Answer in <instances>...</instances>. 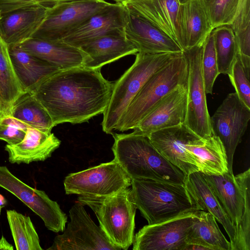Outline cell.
Masks as SVG:
<instances>
[{
	"instance_id": "4316f807",
	"label": "cell",
	"mask_w": 250,
	"mask_h": 250,
	"mask_svg": "<svg viewBox=\"0 0 250 250\" xmlns=\"http://www.w3.org/2000/svg\"><path fill=\"white\" fill-rule=\"evenodd\" d=\"M187 149L194 157L199 171L217 175L229 171L224 146L219 138L213 133L188 144Z\"/></svg>"
},
{
	"instance_id": "2e32d148",
	"label": "cell",
	"mask_w": 250,
	"mask_h": 250,
	"mask_svg": "<svg viewBox=\"0 0 250 250\" xmlns=\"http://www.w3.org/2000/svg\"><path fill=\"white\" fill-rule=\"evenodd\" d=\"M128 10L122 3H114L91 16L63 38L64 42L81 47L107 35H125Z\"/></svg>"
},
{
	"instance_id": "e0dca14e",
	"label": "cell",
	"mask_w": 250,
	"mask_h": 250,
	"mask_svg": "<svg viewBox=\"0 0 250 250\" xmlns=\"http://www.w3.org/2000/svg\"><path fill=\"white\" fill-rule=\"evenodd\" d=\"M187 109L186 84L176 87L164 97L139 123L133 131L147 136L154 131L185 124Z\"/></svg>"
},
{
	"instance_id": "f546056e",
	"label": "cell",
	"mask_w": 250,
	"mask_h": 250,
	"mask_svg": "<svg viewBox=\"0 0 250 250\" xmlns=\"http://www.w3.org/2000/svg\"><path fill=\"white\" fill-rule=\"evenodd\" d=\"M10 115L31 127L51 131L54 126L48 112L32 93H26L18 99Z\"/></svg>"
},
{
	"instance_id": "9a60e30c",
	"label": "cell",
	"mask_w": 250,
	"mask_h": 250,
	"mask_svg": "<svg viewBox=\"0 0 250 250\" xmlns=\"http://www.w3.org/2000/svg\"><path fill=\"white\" fill-rule=\"evenodd\" d=\"M147 137L158 151L186 175L199 171L187 147L202 138L185 124L154 131Z\"/></svg>"
},
{
	"instance_id": "30bf717a",
	"label": "cell",
	"mask_w": 250,
	"mask_h": 250,
	"mask_svg": "<svg viewBox=\"0 0 250 250\" xmlns=\"http://www.w3.org/2000/svg\"><path fill=\"white\" fill-rule=\"evenodd\" d=\"M84 205L76 203L69 210L70 221L63 233L57 235L51 250H121L114 245L86 211Z\"/></svg>"
},
{
	"instance_id": "83f0119b",
	"label": "cell",
	"mask_w": 250,
	"mask_h": 250,
	"mask_svg": "<svg viewBox=\"0 0 250 250\" xmlns=\"http://www.w3.org/2000/svg\"><path fill=\"white\" fill-rule=\"evenodd\" d=\"M187 238V244L203 246L208 250H231V244L221 231L214 217L208 212L198 210Z\"/></svg>"
},
{
	"instance_id": "f1b7e54d",
	"label": "cell",
	"mask_w": 250,
	"mask_h": 250,
	"mask_svg": "<svg viewBox=\"0 0 250 250\" xmlns=\"http://www.w3.org/2000/svg\"><path fill=\"white\" fill-rule=\"evenodd\" d=\"M25 93L14 70L8 46L0 36V116L10 115L14 103Z\"/></svg>"
},
{
	"instance_id": "8992f818",
	"label": "cell",
	"mask_w": 250,
	"mask_h": 250,
	"mask_svg": "<svg viewBox=\"0 0 250 250\" xmlns=\"http://www.w3.org/2000/svg\"><path fill=\"white\" fill-rule=\"evenodd\" d=\"M178 54H136L132 65L113 83L109 102L103 113L102 126L104 132L111 134L115 130L120 118L146 81Z\"/></svg>"
},
{
	"instance_id": "74e56055",
	"label": "cell",
	"mask_w": 250,
	"mask_h": 250,
	"mask_svg": "<svg viewBox=\"0 0 250 250\" xmlns=\"http://www.w3.org/2000/svg\"><path fill=\"white\" fill-rule=\"evenodd\" d=\"M59 0H0V12L3 14L16 9L33 6L50 7Z\"/></svg>"
},
{
	"instance_id": "ee69618b",
	"label": "cell",
	"mask_w": 250,
	"mask_h": 250,
	"mask_svg": "<svg viewBox=\"0 0 250 250\" xmlns=\"http://www.w3.org/2000/svg\"><path fill=\"white\" fill-rule=\"evenodd\" d=\"M1 208H2V207L0 206V213H1Z\"/></svg>"
},
{
	"instance_id": "4dcf8cb0",
	"label": "cell",
	"mask_w": 250,
	"mask_h": 250,
	"mask_svg": "<svg viewBox=\"0 0 250 250\" xmlns=\"http://www.w3.org/2000/svg\"><path fill=\"white\" fill-rule=\"evenodd\" d=\"M6 215L16 250H43L30 217L15 210H7Z\"/></svg>"
},
{
	"instance_id": "44dd1931",
	"label": "cell",
	"mask_w": 250,
	"mask_h": 250,
	"mask_svg": "<svg viewBox=\"0 0 250 250\" xmlns=\"http://www.w3.org/2000/svg\"><path fill=\"white\" fill-rule=\"evenodd\" d=\"M61 145V141L51 131L35 127L27 128L23 139L15 145H6L5 150L11 164H28L44 161Z\"/></svg>"
},
{
	"instance_id": "1f68e13d",
	"label": "cell",
	"mask_w": 250,
	"mask_h": 250,
	"mask_svg": "<svg viewBox=\"0 0 250 250\" xmlns=\"http://www.w3.org/2000/svg\"><path fill=\"white\" fill-rule=\"evenodd\" d=\"M212 32L219 72L228 75L238 53L235 34L232 28L229 25L217 27Z\"/></svg>"
},
{
	"instance_id": "f35d334b",
	"label": "cell",
	"mask_w": 250,
	"mask_h": 250,
	"mask_svg": "<svg viewBox=\"0 0 250 250\" xmlns=\"http://www.w3.org/2000/svg\"><path fill=\"white\" fill-rule=\"evenodd\" d=\"M0 250H13L14 247L10 244L2 235L0 239Z\"/></svg>"
},
{
	"instance_id": "7c38bea8",
	"label": "cell",
	"mask_w": 250,
	"mask_h": 250,
	"mask_svg": "<svg viewBox=\"0 0 250 250\" xmlns=\"http://www.w3.org/2000/svg\"><path fill=\"white\" fill-rule=\"evenodd\" d=\"M183 53L188 65L185 124L199 136L205 138L212 133L202 71L203 45L183 50Z\"/></svg>"
},
{
	"instance_id": "e575fe53",
	"label": "cell",
	"mask_w": 250,
	"mask_h": 250,
	"mask_svg": "<svg viewBox=\"0 0 250 250\" xmlns=\"http://www.w3.org/2000/svg\"><path fill=\"white\" fill-rule=\"evenodd\" d=\"M238 45L245 48L250 45V0H238L234 20L230 26Z\"/></svg>"
},
{
	"instance_id": "3957f363",
	"label": "cell",
	"mask_w": 250,
	"mask_h": 250,
	"mask_svg": "<svg viewBox=\"0 0 250 250\" xmlns=\"http://www.w3.org/2000/svg\"><path fill=\"white\" fill-rule=\"evenodd\" d=\"M133 201L151 225L201 210L184 184L150 179L131 180Z\"/></svg>"
},
{
	"instance_id": "277c9868",
	"label": "cell",
	"mask_w": 250,
	"mask_h": 250,
	"mask_svg": "<svg viewBox=\"0 0 250 250\" xmlns=\"http://www.w3.org/2000/svg\"><path fill=\"white\" fill-rule=\"evenodd\" d=\"M203 175L235 228L236 237L231 250H250V168L236 176L229 171L221 174Z\"/></svg>"
},
{
	"instance_id": "d6986e66",
	"label": "cell",
	"mask_w": 250,
	"mask_h": 250,
	"mask_svg": "<svg viewBox=\"0 0 250 250\" xmlns=\"http://www.w3.org/2000/svg\"><path fill=\"white\" fill-rule=\"evenodd\" d=\"M124 32L126 39L140 53L153 54L179 53L183 51L175 40L128 10Z\"/></svg>"
},
{
	"instance_id": "9c48e42d",
	"label": "cell",
	"mask_w": 250,
	"mask_h": 250,
	"mask_svg": "<svg viewBox=\"0 0 250 250\" xmlns=\"http://www.w3.org/2000/svg\"><path fill=\"white\" fill-rule=\"evenodd\" d=\"M105 0H74L58 2L47 8L45 18L32 38L62 40L88 18L111 4Z\"/></svg>"
},
{
	"instance_id": "5bb4252c",
	"label": "cell",
	"mask_w": 250,
	"mask_h": 250,
	"mask_svg": "<svg viewBox=\"0 0 250 250\" xmlns=\"http://www.w3.org/2000/svg\"><path fill=\"white\" fill-rule=\"evenodd\" d=\"M196 212V211H195ZM195 212L144 226L134 236V250H184Z\"/></svg>"
},
{
	"instance_id": "5b68a950",
	"label": "cell",
	"mask_w": 250,
	"mask_h": 250,
	"mask_svg": "<svg viewBox=\"0 0 250 250\" xmlns=\"http://www.w3.org/2000/svg\"><path fill=\"white\" fill-rule=\"evenodd\" d=\"M188 74V62L183 51L149 78L120 118L115 130L133 129L164 97L187 84Z\"/></svg>"
},
{
	"instance_id": "4fadbf2b",
	"label": "cell",
	"mask_w": 250,
	"mask_h": 250,
	"mask_svg": "<svg viewBox=\"0 0 250 250\" xmlns=\"http://www.w3.org/2000/svg\"><path fill=\"white\" fill-rule=\"evenodd\" d=\"M0 187L17 197L43 221L47 229L63 232L67 217L56 201L42 190L33 188L13 175L6 166H0Z\"/></svg>"
},
{
	"instance_id": "60d3db41",
	"label": "cell",
	"mask_w": 250,
	"mask_h": 250,
	"mask_svg": "<svg viewBox=\"0 0 250 250\" xmlns=\"http://www.w3.org/2000/svg\"><path fill=\"white\" fill-rule=\"evenodd\" d=\"M7 204V200L5 197L0 194V206L2 208Z\"/></svg>"
},
{
	"instance_id": "ac0fdd59",
	"label": "cell",
	"mask_w": 250,
	"mask_h": 250,
	"mask_svg": "<svg viewBox=\"0 0 250 250\" xmlns=\"http://www.w3.org/2000/svg\"><path fill=\"white\" fill-rule=\"evenodd\" d=\"M202 0L180 3L177 17L178 43L183 50L203 45L213 29Z\"/></svg>"
},
{
	"instance_id": "603a6c76",
	"label": "cell",
	"mask_w": 250,
	"mask_h": 250,
	"mask_svg": "<svg viewBox=\"0 0 250 250\" xmlns=\"http://www.w3.org/2000/svg\"><path fill=\"white\" fill-rule=\"evenodd\" d=\"M123 4L130 13L146 20L179 44L177 30L179 0H127Z\"/></svg>"
},
{
	"instance_id": "b9f144b4",
	"label": "cell",
	"mask_w": 250,
	"mask_h": 250,
	"mask_svg": "<svg viewBox=\"0 0 250 250\" xmlns=\"http://www.w3.org/2000/svg\"><path fill=\"white\" fill-rule=\"evenodd\" d=\"M115 1L116 3H124L125 1H126L127 0H113Z\"/></svg>"
},
{
	"instance_id": "7bdbcfd3",
	"label": "cell",
	"mask_w": 250,
	"mask_h": 250,
	"mask_svg": "<svg viewBox=\"0 0 250 250\" xmlns=\"http://www.w3.org/2000/svg\"><path fill=\"white\" fill-rule=\"evenodd\" d=\"M188 0H179V2L180 3H183V2H185L187 1H188Z\"/></svg>"
},
{
	"instance_id": "d4e9b609",
	"label": "cell",
	"mask_w": 250,
	"mask_h": 250,
	"mask_svg": "<svg viewBox=\"0 0 250 250\" xmlns=\"http://www.w3.org/2000/svg\"><path fill=\"white\" fill-rule=\"evenodd\" d=\"M81 48L89 57L84 67L101 69L104 65L138 51L125 35H107L93 40Z\"/></svg>"
},
{
	"instance_id": "8fae6325",
	"label": "cell",
	"mask_w": 250,
	"mask_h": 250,
	"mask_svg": "<svg viewBox=\"0 0 250 250\" xmlns=\"http://www.w3.org/2000/svg\"><path fill=\"white\" fill-rule=\"evenodd\" d=\"M250 119V108L236 92L229 94L210 118L212 133L221 141L226 155L229 171L233 173V156Z\"/></svg>"
},
{
	"instance_id": "52a82bcc",
	"label": "cell",
	"mask_w": 250,
	"mask_h": 250,
	"mask_svg": "<svg viewBox=\"0 0 250 250\" xmlns=\"http://www.w3.org/2000/svg\"><path fill=\"white\" fill-rule=\"evenodd\" d=\"M78 201L90 207L109 240L121 250L132 244L137 207L131 188L107 196L79 195Z\"/></svg>"
},
{
	"instance_id": "8d00e7d4",
	"label": "cell",
	"mask_w": 250,
	"mask_h": 250,
	"mask_svg": "<svg viewBox=\"0 0 250 250\" xmlns=\"http://www.w3.org/2000/svg\"><path fill=\"white\" fill-rule=\"evenodd\" d=\"M228 75L240 100L250 108V79L246 74L238 54Z\"/></svg>"
},
{
	"instance_id": "484cf974",
	"label": "cell",
	"mask_w": 250,
	"mask_h": 250,
	"mask_svg": "<svg viewBox=\"0 0 250 250\" xmlns=\"http://www.w3.org/2000/svg\"><path fill=\"white\" fill-rule=\"evenodd\" d=\"M184 185L201 210L211 214L224 227L230 239L231 250L236 237V229L224 211L203 173L196 171L186 176Z\"/></svg>"
},
{
	"instance_id": "7a4b0ae2",
	"label": "cell",
	"mask_w": 250,
	"mask_h": 250,
	"mask_svg": "<svg viewBox=\"0 0 250 250\" xmlns=\"http://www.w3.org/2000/svg\"><path fill=\"white\" fill-rule=\"evenodd\" d=\"M114 159L131 180L150 179L184 184L186 175L163 156L147 136L133 131L111 133Z\"/></svg>"
},
{
	"instance_id": "6da1fadb",
	"label": "cell",
	"mask_w": 250,
	"mask_h": 250,
	"mask_svg": "<svg viewBox=\"0 0 250 250\" xmlns=\"http://www.w3.org/2000/svg\"><path fill=\"white\" fill-rule=\"evenodd\" d=\"M101 69L84 66L60 70L32 93L50 115L54 126L81 124L105 110L113 83Z\"/></svg>"
},
{
	"instance_id": "d6a6232c",
	"label": "cell",
	"mask_w": 250,
	"mask_h": 250,
	"mask_svg": "<svg viewBox=\"0 0 250 250\" xmlns=\"http://www.w3.org/2000/svg\"><path fill=\"white\" fill-rule=\"evenodd\" d=\"M202 71L205 92L206 94H212L214 82L220 74L212 31L203 45Z\"/></svg>"
},
{
	"instance_id": "7402d4cb",
	"label": "cell",
	"mask_w": 250,
	"mask_h": 250,
	"mask_svg": "<svg viewBox=\"0 0 250 250\" xmlns=\"http://www.w3.org/2000/svg\"><path fill=\"white\" fill-rule=\"evenodd\" d=\"M47 8L29 7L1 14L0 36L8 46L19 45L32 38L43 21Z\"/></svg>"
},
{
	"instance_id": "d590c367",
	"label": "cell",
	"mask_w": 250,
	"mask_h": 250,
	"mask_svg": "<svg viewBox=\"0 0 250 250\" xmlns=\"http://www.w3.org/2000/svg\"><path fill=\"white\" fill-rule=\"evenodd\" d=\"M31 127L11 115L0 116V140L15 145L24 138L28 127Z\"/></svg>"
},
{
	"instance_id": "ffe728a7",
	"label": "cell",
	"mask_w": 250,
	"mask_h": 250,
	"mask_svg": "<svg viewBox=\"0 0 250 250\" xmlns=\"http://www.w3.org/2000/svg\"><path fill=\"white\" fill-rule=\"evenodd\" d=\"M36 57L60 70L84 66L89 57L81 48L63 40H46L31 38L18 45Z\"/></svg>"
},
{
	"instance_id": "f6af8a7d",
	"label": "cell",
	"mask_w": 250,
	"mask_h": 250,
	"mask_svg": "<svg viewBox=\"0 0 250 250\" xmlns=\"http://www.w3.org/2000/svg\"><path fill=\"white\" fill-rule=\"evenodd\" d=\"M1 17V13L0 12V19Z\"/></svg>"
},
{
	"instance_id": "ba28073f",
	"label": "cell",
	"mask_w": 250,
	"mask_h": 250,
	"mask_svg": "<svg viewBox=\"0 0 250 250\" xmlns=\"http://www.w3.org/2000/svg\"><path fill=\"white\" fill-rule=\"evenodd\" d=\"M66 194L107 196L129 188L131 179L114 160L69 174L63 182Z\"/></svg>"
},
{
	"instance_id": "ab89813d",
	"label": "cell",
	"mask_w": 250,
	"mask_h": 250,
	"mask_svg": "<svg viewBox=\"0 0 250 250\" xmlns=\"http://www.w3.org/2000/svg\"><path fill=\"white\" fill-rule=\"evenodd\" d=\"M184 250H208L207 249L201 245L194 244H187Z\"/></svg>"
},
{
	"instance_id": "cb8c5ba5",
	"label": "cell",
	"mask_w": 250,
	"mask_h": 250,
	"mask_svg": "<svg viewBox=\"0 0 250 250\" xmlns=\"http://www.w3.org/2000/svg\"><path fill=\"white\" fill-rule=\"evenodd\" d=\"M8 48L14 70L26 93H32L42 83L60 71L18 45L9 46Z\"/></svg>"
},
{
	"instance_id": "836d02e7",
	"label": "cell",
	"mask_w": 250,
	"mask_h": 250,
	"mask_svg": "<svg viewBox=\"0 0 250 250\" xmlns=\"http://www.w3.org/2000/svg\"><path fill=\"white\" fill-rule=\"evenodd\" d=\"M202 0L213 28L222 25H231L235 17L238 0Z\"/></svg>"
}]
</instances>
